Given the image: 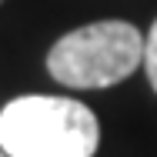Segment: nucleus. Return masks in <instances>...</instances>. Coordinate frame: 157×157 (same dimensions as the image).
<instances>
[{
	"label": "nucleus",
	"instance_id": "obj_1",
	"mask_svg": "<svg viewBox=\"0 0 157 157\" xmlns=\"http://www.w3.org/2000/svg\"><path fill=\"white\" fill-rule=\"evenodd\" d=\"M100 124L70 97L27 94L0 110V151L7 157H94Z\"/></svg>",
	"mask_w": 157,
	"mask_h": 157
},
{
	"label": "nucleus",
	"instance_id": "obj_2",
	"mask_svg": "<svg viewBox=\"0 0 157 157\" xmlns=\"http://www.w3.org/2000/svg\"><path fill=\"white\" fill-rule=\"evenodd\" d=\"M144 63V37L127 20H97L63 33L47 54L50 77L74 90H97L127 80Z\"/></svg>",
	"mask_w": 157,
	"mask_h": 157
},
{
	"label": "nucleus",
	"instance_id": "obj_3",
	"mask_svg": "<svg viewBox=\"0 0 157 157\" xmlns=\"http://www.w3.org/2000/svg\"><path fill=\"white\" fill-rule=\"evenodd\" d=\"M144 70H147L151 87L157 90V20L151 27V33H147V40H144Z\"/></svg>",
	"mask_w": 157,
	"mask_h": 157
},
{
	"label": "nucleus",
	"instance_id": "obj_4",
	"mask_svg": "<svg viewBox=\"0 0 157 157\" xmlns=\"http://www.w3.org/2000/svg\"><path fill=\"white\" fill-rule=\"evenodd\" d=\"M0 157H7V154H3V151H0Z\"/></svg>",
	"mask_w": 157,
	"mask_h": 157
}]
</instances>
